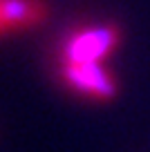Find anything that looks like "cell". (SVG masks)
I'll return each mask as SVG.
<instances>
[{
  "label": "cell",
  "instance_id": "obj_2",
  "mask_svg": "<svg viewBox=\"0 0 150 152\" xmlns=\"http://www.w3.org/2000/svg\"><path fill=\"white\" fill-rule=\"evenodd\" d=\"M63 81L94 101H110L117 96V81L101 63H65Z\"/></svg>",
  "mask_w": 150,
  "mask_h": 152
},
{
  "label": "cell",
  "instance_id": "obj_1",
  "mask_svg": "<svg viewBox=\"0 0 150 152\" xmlns=\"http://www.w3.org/2000/svg\"><path fill=\"white\" fill-rule=\"evenodd\" d=\"M119 27L101 25L74 31L63 45L65 63H101L119 45Z\"/></svg>",
  "mask_w": 150,
  "mask_h": 152
},
{
  "label": "cell",
  "instance_id": "obj_3",
  "mask_svg": "<svg viewBox=\"0 0 150 152\" xmlns=\"http://www.w3.org/2000/svg\"><path fill=\"white\" fill-rule=\"evenodd\" d=\"M47 9L40 0H0V23L2 29H25L40 23Z\"/></svg>",
  "mask_w": 150,
  "mask_h": 152
},
{
  "label": "cell",
  "instance_id": "obj_4",
  "mask_svg": "<svg viewBox=\"0 0 150 152\" xmlns=\"http://www.w3.org/2000/svg\"><path fill=\"white\" fill-rule=\"evenodd\" d=\"M2 31H5V29H2V23H0V34H2Z\"/></svg>",
  "mask_w": 150,
  "mask_h": 152
}]
</instances>
